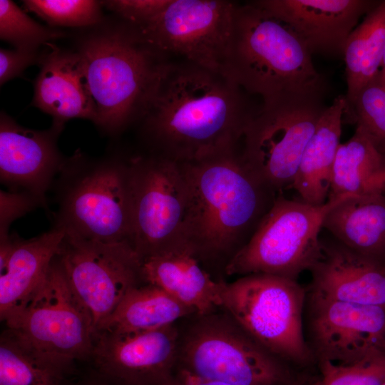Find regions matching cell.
<instances>
[{"label":"cell","instance_id":"74e56055","mask_svg":"<svg viewBox=\"0 0 385 385\" xmlns=\"http://www.w3.org/2000/svg\"><path fill=\"white\" fill-rule=\"evenodd\" d=\"M379 150L383 154H385V140L383 141L381 143H380L377 146Z\"/></svg>","mask_w":385,"mask_h":385},{"label":"cell","instance_id":"d6986e66","mask_svg":"<svg viewBox=\"0 0 385 385\" xmlns=\"http://www.w3.org/2000/svg\"><path fill=\"white\" fill-rule=\"evenodd\" d=\"M42 53L32 105L64 125L70 119L95 123L96 114L78 53L49 43Z\"/></svg>","mask_w":385,"mask_h":385},{"label":"cell","instance_id":"4316f807","mask_svg":"<svg viewBox=\"0 0 385 385\" xmlns=\"http://www.w3.org/2000/svg\"><path fill=\"white\" fill-rule=\"evenodd\" d=\"M72 366L35 348L8 328L0 337V385H66Z\"/></svg>","mask_w":385,"mask_h":385},{"label":"cell","instance_id":"603a6c76","mask_svg":"<svg viewBox=\"0 0 385 385\" xmlns=\"http://www.w3.org/2000/svg\"><path fill=\"white\" fill-rule=\"evenodd\" d=\"M345 107V96L326 107L302 153L292 188L308 204L322 205L328 200Z\"/></svg>","mask_w":385,"mask_h":385},{"label":"cell","instance_id":"2e32d148","mask_svg":"<svg viewBox=\"0 0 385 385\" xmlns=\"http://www.w3.org/2000/svg\"><path fill=\"white\" fill-rule=\"evenodd\" d=\"M63 127L30 129L1 113L0 180L9 191L29 194L46 207V193L66 160L57 146Z\"/></svg>","mask_w":385,"mask_h":385},{"label":"cell","instance_id":"277c9868","mask_svg":"<svg viewBox=\"0 0 385 385\" xmlns=\"http://www.w3.org/2000/svg\"><path fill=\"white\" fill-rule=\"evenodd\" d=\"M312 56L287 26L254 1L237 4L222 73L262 103L322 101L327 83Z\"/></svg>","mask_w":385,"mask_h":385},{"label":"cell","instance_id":"4fadbf2b","mask_svg":"<svg viewBox=\"0 0 385 385\" xmlns=\"http://www.w3.org/2000/svg\"><path fill=\"white\" fill-rule=\"evenodd\" d=\"M56 257L95 332L127 291L143 283L142 260L130 242L106 243L65 232Z\"/></svg>","mask_w":385,"mask_h":385},{"label":"cell","instance_id":"836d02e7","mask_svg":"<svg viewBox=\"0 0 385 385\" xmlns=\"http://www.w3.org/2000/svg\"><path fill=\"white\" fill-rule=\"evenodd\" d=\"M42 53L38 51L0 49V84L21 76L29 66L40 64Z\"/></svg>","mask_w":385,"mask_h":385},{"label":"cell","instance_id":"f546056e","mask_svg":"<svg viewBox=\"0 0 385 385\" xmlns=\"http://www.w3.org/2000/svg\"><path fill=\"white\" fill-rule=\"evenodd\" d=\"M344 116L377 147L385 140V84L377 74L356 93Z\"/></svg>","mask_w":385,"mask_h":385},{"label":"cell","instance_id":"4dcf8cb0","mask_svg":"<svg viewBox=\"0 0 385 385\" xmlns=\"http://www.w3.org/2000/svg\"><path fill=\"white\" fill-rule=\"evenodd\" d=\"M320 385H383L385 383V353L351 364L329 361L318 364Z\"/></svg>","mask_w":385,"mask_h":385},{"label":"cell","instance_id":"3957f363","mask_svg":"<svg viewBox=\"0 0 385 385\" xmlns=\"http://www.w3.org/2000/svg\"><path fill=\"white\" fill-rule=\"evenodd\" d=\"M76 51L94 103V123L109 135L142 119L170 61L120 19L96 26Z\"/></svg>","mask_w":385,"mask_h":385},{"label":"cell","instance_id":"e0dca14e","mask_svg":"<svg viewBox=\"0 0 385 385\" xmlns=\"http://www.w3.org/2000/svg\"><path fill=\"white\" fill-rule=\"evenodd\" d=\"M255 3L287 26L312 54L343 56L360 19L377 1L258 0Z\"/></svg>","mask_w":385,"mask_h":385},{"label":"cell","instance_id":"ba28073f","mask_svg":"<svg viewBox=\"0 0 385 385\" xmlns=\"http://www.w3.org/2000/svg\"><path fill=\"white\" fill-rule=\"evenodd\" d=\"M349 195L313 205L278 194L249 241L226 263V274H265L297 280L321 255L319 234L326 214Z\"/></svg>","mask_w":385,"mask_h":385},{"label":"cell","instance_id":"8fae6325","mask_svg":"<svg viewBox=\"0 0 385 385\" xmlns=\"http://www.w3.org/2000/svg\"><path fill=\"white\" fill-rule=\"evenodd\" d=\"M8 329L48 356L70 364L91 358L95 329L56 256L26 303L6 322Z\"/></svg>","mask_w":385,"mask_h":385},{"label":"cell","instance_id":"44dd1931","mask_svg":"<svg viewBox=\"0 0 385 385\" xmlns=\"http://www.w3.org/2000/svg\"><path fill=\"white\" fill-rule=\"evenodd\" d=\"M65 231L53 226L36 237L12 234L13 247L0 267V318L6 322L29 299L56 256Z\"/></svg>","mask_w":385,"mask_h":385},{"label":"cell","instance_id":"5bb4252c","mask_svg":"<svg viewBox=\"0 0 385 385\" xmlns=\"http://www.w3.org/2000/svg\"><path fill=\"white\" fill-rule=\"evenodd\" d=\"M304 334L316 363L351 364L385 353V308L307 291Z\"/></svg>","mask_w":385,"mask_h":385},{"label":"cell","instance_id":"7a4b0ae2","mask_svg":"<svg viewBox=\"0 0 385 385\" xmlns=\"http://www.w3.org/2000/svg\"><path fill=\"white\" fill-rule=\"evenodd\" d=\"M182 164L189 191L187 241L200 259L230 260L249 241L277 194L248 169L239 149Z\"/></svg>","mask_w":385,"mask_h":385},{"label":"cell","instance_id":"83f0119b","mask_svg":"<svg viewBox=\"0 0 385 385\" xmlns=\"http://www.w3.org/2000/svg\"><path fill=\"white\" fill-rule=\"evenodd\" d=\"M66 35L59 29L35 21L12 1L0 0V38L14 48L36 51Z\"/></svg>","mask_w":385,"mask_h":385},{"label":"cell","instance_id":"8992f818","mask_svg":"<svg viewBox=\"0 0 385 385\" xmlns=\"http://www.w3.org/2000/svg\"><path fill=\"white\" fill-rule=\"evenodd\" d=\"M307 291L297 280L254 274L223 283L221 307L252 339L287 363H315L304 326Z\"/></svg>","mask_w":385,"mask_h":385},{"label":"cell","instance_id":"f35d334b","mask_svg":"<svg viewBox=\"0 0 385 385\" xmlns=\"http://www.w3.org/2000/svg\"><path fill=\"white\" fill-rule=\"evenodd\" d=\"M296 385H320V379L319 381H314V382H310V383H308V384L299 381Z\"/></svg>","mask_w":385,"mask_h":385},{"label":"cell","instance_id":"ac0fdd59","mask_svg":"<svg viewBox=\"0 0 385 385\" xmlns=\"http://www.w3.org/2000/svg\"><path fill=\"white\" fill-rule=\"evenodd\" d=\"M309 271V292L339 302L385 308V263L354 252L332 236L321 238V255Z\"/></svg>","mask_w":385,"mask_h":385},{"label":"cell","instance_id":"ffe728a7","mask_svg":"<svg viewBox=\"0 0 385 385\" xmlns=\"http://www.w3.org/2000/svg\"><path fill=\"white\" fill-rule=\"evenodd\" d=\"M190 245L142 260L144 283L159 287L192 309L198 316L221 307L223 282L215 281L203 269Z\"/></svg>","mask_w":385,"mask_h":385},{"label":"cell","instance_id":"52a82bcc","mask_svg":"<svg viewBox=\"0 0 385 385\" xmlns=\"http://www.w3.org/2000/svg\"><path fill=\"white\" fill-rule=\"evenodd\" d=\"M287 365L227 313L199 316L180 337L178 366L199 378L231 385H296Z\"/></svg>","mask_w":385,"mask_h":385},{"label":"cell","instance_id":"f1b7e54d","mask_svg":"<svg viewBox=\"0 0 385 385\" xmlns=\"http://www.w3.org/2000/svg\"><path fill=\"white\" fill-rule=\"evenodd\" d=\"M25 10L33 12L50 27L96 26L103 21V5L93 0H26Z\"/></svg>","mask_w":385,"mask_h":385},{"label":"cell","instance_id":"d6a6232c","mask_svg":"<svg viewBox=\"0 0 385 385\" xmlns=\"http://www.w3.org/2000/svg\"><path fill=\"white\" fill-rule=\"evenodd\" d=\"M38 207H41V204L29 194L1 190L0 240L9 236V229L12 222Z\"/></svg>","mask_w":385,"mask_h":385},{"label":"cell","instance_id":"1f68e13d","mask_svg":"<svg viewBox=\"0 0 385 385\" xmlns=\"http://www.w3.org/2000/svg\"><path fill=\"white\" fill-rule=\"evenodd\" d=\"M103 7L116 14L119 19L138 27L153 19L170 0H109L101 1Z\"/></svg>","mask_w":385,"mask_h":385},{"label":"cell","instance_id":"cb8c5ba5","mask_svg":"<svg viewBox=\"0 0 385 385\" xmlns=\"http://www.w3.org/2000/svg\"><path fill=\"white\" fill-rule=\"evenodd\" d=\"M195 313L154 284L141 283L129 289L98 332H143L174 325L179 319Z\"/></svg>","mask_w":385,"mask_h":385},{"label":"cell","instance_id":"5b68a950","mask_svg":"<svg viewBox=\"0 0 385 385\" xmlns=\"http://www.w3.org/2000/svg\"><path fill=\"white\" fill-rule=\"evenodd\" d=\"M53 185V226L86 240L132 244L128 159L93 158L77 151L66 158Z\"/></svg>","mask_w":385,"mask_h":385},{"label":"cell","instance_id":"6da1fadb","mask_svg":"<svg viewBox=\"0 0 385 385\" xmlns=\"http://www.w3.org/2000/svg\"><path fill=\"white\" fill-rule=\"evenodd\" d=\"M246 93L221 73L170 61L140 120L149 152L189 163L238 149L257 111Z\"/></svg>","mask_w":385,"mask_h":385},{"label":"cell","instance_id":"d590c367","mask_svg":"<svg viewBox=\"0 0 385 385\" xmlns=\"http://www.w3.org/2000/svg\"><path fill=\"white\" fill-rule=\"evenodd\" d=\"M77 385H118L97 372V375L80 381Z\"/></svg>","mask_w":385,"mask_h":385},{"label":"cell","instance_id":"484cf974","mask_svg":"<svg viewBox=\"0 0 385 385\" xmlns=\"http://www.w3.org/2000/svg\"><path fill=\"white\" fill-rule=\"evenodd\" d=\"M385 54V0L377 1L349 36L344 50L348 107L379 71Z\"/></svg>","mask_w":385,"mask_h":385},{"label":"cell","instance_id":"7402d4cb","mask_svg":"<svg viewBox=\"0 0 385 385\" xmlns=\"http://www.w3.org/2000/svg\"><path fill=\"white\" fill-rule=\"evenodd\" d=\"M322 228L354 252L385 263V192L346 197L327 212Z\"/></svg>","mask_w":385,"mask_h":385},{"label":"cell","instance_id":"9a60e30c","mask_svg":"<svg viewBox=\"0 0 385 385\" xmlns=\"http://www.w3.org/2000/svg\"><path fill=\"white\" fill-rule=\"evenodd\" d=\"M180 337L175 325L135 333L98 332L91 358L98 374L118 385H172Z\"/></svg>","mask_w":385,"mask_h":385},{"label":"cell","instance_id":"e575fe53","mask_svg":"<svg viewBox=\"0 0 385 385\" xmlns=\"http://www.w3.org/2000/svg\"><path fill=\"white\" fill-rule=\"evenodd\" d=\"M172 385H231L227 383L199 378L178 369Z\"/></svg>","mask_w":385,"mask_h":385},{"label":"cell","instance_id":"9c48e42d","mask_svg":"<svg viewBox=\"0 0 385 385\" xmlns=\"http://www.w3.org/2000/svg\"><path fill=\"white\" fill-rule=\"evenodd\" d=\"M128 163L132 244L140 259L189 245V191L183 164L151 152Z\"/></svg>","mask_w":385,"mask_h":385},{"label":"cell","instance_id":"ab89813d","mask_svg":"<svg viewBox=\"0 0 385 385\" xmlns=\"http://www.w3.org/2000/svg\"><path fill=\"white\" fill-rule=\"evenodd\" d=\"M383 385H385V383Z\"/></svg>","mask_w":385,"mask_h":385},{"label":"cell","instance_id":"8d00e7d4","mask_svg":"<svg viewBox=\"0 0 385 385\" xmlns=\"http://www.w3.org/2000/svg\"><path fill=\"white\" fill-rule=\"evenodd\" d=\"M377 76L381 82L385 84V54L383 58L382 63L379 71L377 73Z\"/></svg>","mask_w":385,"mask_h":385},{"label":"cell","instance_id":"d4e9b609","mask_svg":"<svg viewBox=\"0 0 385 385\" xmlns=\"http://www.w3.org/2000/svg\"><path fill=\"white\" fill-rule=\"evenodd\" d=\"M385 192V154L359 129L340 143L336 155L329 200L344 195Z\"/></svg>","mask_w":385,"mask_h":385},{"label":"cell","instance_id":"7c38bea8","mask_svg":"<svg viewBox=\"0 0 385 385\" xmlns=\"http://www.w3.org/2000/svg\"><path fill=\"white\" fill-rule=\"evenodd\" d=\"M236 6L237 3L225 0H170L156 16L135 28L164 55L177 56L222 73L232 40Z\"/></svg>","mask_w":385,"mask_h":385},{"label":"cell","instance_id":"30bf717a","mask_svg":"<svg viewBox=\"0 0 385 385\" xmlns=\"http://www.w3.org/2000/svg\"><path fill=\"white\" fill-rule=\"evenodd\" d=\"M322 101L262 103L247 125L239 150L248 169L276 194L292 188L304 150L327 106Z\"/></svg>","mask_w":385,"mask_h":385}]
</instances>
